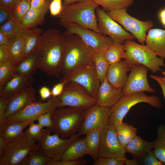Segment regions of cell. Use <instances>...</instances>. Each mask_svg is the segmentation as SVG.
Returning a JSON list of instances; mask_svg holds the SVG:
<instances>
[{"mask_svg":"<svg viewBox=\"0 0 165 165\" xmlns=\"http://www.w3.org/2000/svg\"><path fill=\"white\" fill-rule=\"evenodd\" d=\"M64 45V34L59 30L50 28L43 31L38 51V69L49 76L59 78Z\"/></svg>","mask_w":165,"mask_h":165,"instance_id":"6da1fadb","label":"cell"},{"mask_svg":"<svg viewBox=\"0 0 165 165\" xmlns=\"http://www.w3.org/2000/svg\"><path fill=\"white\" fill-rule=\"evenodd\" d=\"M98 6L94 0H82L69 5H63L61 11L57 16L63 26L74 23L101 33L96 12Z\"/></svg>","mask_w":165,"mask_h":165,"instance_id":"7a4b0ae2","label":"cell"},{"mask_svg":"<svg viewBox=\"0 0 165 165\" xmlns=\"http://www.w3.org/2000/svg\"><path fill=\"white\" fill-rule=\"evenodd\" d=\"M64 45L61 74L63 75L79 65L94 62V51L77 35L63 33Z\"/></svg>","mask_w":165,"mask_h":165,"instance_id":"3957f363","label":"cell"},{"mask_svg":"<svg viewBox=\"0 0 165 165\" xmlns=\"http://www.w3.org/2000/svg\"><path fill=\"white\" fill-rule=\"evenodd\" d=\"M87 109L70 107L57 108L51 115L52 131L63 138H68L77 133L82 124Z\"/></svg>","mask_w":165,"mask_h":165,"instance_id":"277c9868","label":"cell"},{"mask_svg":"<svg viewBox=\"0 0 165 165\" xmlns=\"http://www.w3.org/2000/svg\"><path fill=\"white\" fill-rule=\"evenodd\" d=\"M123 45L125 59L132 67L142 65L155 73L161 71L160 67L165 66L163 59L158 57L146 45L140 44L129 40L125 41Z\"/></svg>","mask_w":165,"mask_h":165,"instance_id":"5b68a950","label":"cell"},{"mask_svg":"<svg viewBox=\"0 0 165 165\" xmlns=\"http://www.w3.org/2000/svg\"><path fill=\"white\" fill-rule=\"evenodd\" d=\"M140 103H147L157 108H161L162 106L159 97L148 96L144 92L123 95L111 107L109 123L115 127L121 123L131 108Z\"/></svg>","mask_w":165,"mask_h":165,"instance_id":"8992f818","label":"cell"},{"mask_svg":"<svg viewBox=\"0 0 165 165\" xmlns=\"http://www.w3.org/2000/svg\"><path fill=\"white\" fill-rule=\"evenodd\" d=\"M72 81L82 86L89 94L97 99L101 82L94 62L77 66L63 75L60 82Z\"/></svg>","mask_w":165,"mask_h":165,"instance_id":"52a82bcc","label":"cell"},{"mask_svg":"<svg viewBox=\"0 0 165 165\" xmlns=\"http://www.w3.org/2000/svg\"><path fill=\"white\" fill-rule=\"evenodd\" d=\"M52 129L47 128L44 130L42 137L38 141L40 151L44 155L55 161L61 160L69 147L81 135L78 133L70 137L63 138L58 134H50Z\"/></svg>","mask_w":165,"mask_h":165,"instance_id":"ba28073f","label":"cell"},{"mask_svg":"<svg viewBox=\"0 0 165 165\" xmlns=\"http://www.w3.org/2000/svg\"><path fill=\"white\" fill-rule=\"evenodd\" d=\"M29 138L25 133L7 143L6 150L0 158V165H20L31 152L39 148L38 144Z\"/></svg>","mask_w":165,"mask_h":165,"instance_id":"9c48e42d","label":"cell"},{"mask_svg":"<svg viewBox=\"0 0 165 165\" xmlns=\"http://www.w3.org/2000/svg\"><path fill=\"white\" fill-rule=\"evenodd\" d=\"M59 108L70 107L87 109L97 104V99L90 96L81 85L72 81L66 82L62 93L58 97Z\"/></svg>","mask_w":165,"mask_h":165,"instance_id":"30bf717a","label":"cell"},{"mask_svg":"<svg viewBox=\"0 0 165 165\" xmlns=\"http://www.w3.org/2000/svg\"><path fill=\"white\" fill-rule=\"evenodd\" d=\"M107 13L113 20L129 31L141 44H144L146 32L153 26L152 21H142L138 20L129 14L126 8L113 10Z\"/></svg>","mask_w":165,"mask_h":165,"instance_id":"8fae6325","label":"cell"},{"mask_svg":"<svg viewBox=\"0 0 165 165\" xmlns=\"http://www.w3.org/2000/svg\"><path fill=\"white\" fill-rule=\"evenodd\" d=\"M125 147L119 141L115 127L108 124L101 134L98 157H108L125 160L127 159Z\"/></svg>","mask_w":165,"mask_h":165,"instance_id":"7c38bea8","label":"cell"},{"mask_svg":"<svg viewBox=\"0 0 165 165\" xmlns=\"http://www.w3.org/2000/svg\"><path fill=\"white\" fill-rule=\"evenodd\" d=\"M63 26L66 29L64 33L78 35L94 51L107 49L114 42L110 37H106L101 33L75 23H69Z\"/></svg>","mask_w":165,"mask_h":165,"instance_id":"4fadbf2b","label":"cell"},{"mask_svg":"<svg viewBox=\"0 0 165 165\" xmlns=\"http://www.w3.org/2000/svg\"><path fill=\"white\" fill-rule=\"evenodd\" d=\"M60 104V100L58 97H53L45 102L37 101L33 103L7 118L4 124L28 120H37L39 116L55 110L59 107Z\"/></svg>","mask_w":165,"mask_h":165,"instance_id":"5bb4252c","label":"cell"},{"mask_svg":"<svg viewBox=\"0 0 165 165\" xmlns=\"http://www.w3.org/2000/svg\"><path fill=\"white\" fill-rule=\"evenodd\" d=\"M98 25L101 33L108 35L114 42L122 43L125 41L133 40L135 37L123 29L104 9L98 7L96 9Z\"/></svg>","mask_w":165,"mask_h":165,"instance_id":"9a60e30c","label":"cell"},{"mask_svg":"<svg viewBox=\"0 0 165 165\" xmlns=\"http://www.w3.org/2000/svg\"><path fill=\"white\" fill-rule=\"evenodd\" d=\"M111 108L110 107L102 106L97 104L87 108L78 133L81 135L86 134L99 127H105L109 124Z\"/></svg>","mask_w":165,"mask_h":165,"instance_id":"2e32d148","label":"cell"},{"mask_svg":"<svg viewBox=\"0 0 165 165\" xmlns=\"http://www.w3.org/2000/svg\"><path fill=\"white\" fill-rule=\"evenodd\" d=\"M148 68L140 65L132 67L127 82L122 89L123 96L129 94L146 91L155 93L148 82Z\"/></svg>","mask_w":165,"mask_h":165,"instance_id":"e0dca14e","label":"cell"},{"mask_svg":"<svg viewBox=\"0 0 165 165\" xmlns=\"http://www.w3.org/2000/svg\"><path fill=\"white\" fill-rule=\"evenodd\" d=\"M35 94V88L31 86L13 95L6 112V119L29 105L37 101Z\"/></svg>","mask_w":165,"mask_h":165,"instance_id":"ac0fdd59","label":"cell"},{"mask_svg":"<svg viewBox=\"0 0 165 165\" xmlns=\"http://www.w3.org/2000/svg\"><path fill=\"white\" fill-rule=\"evenodd\" d=\"M132 68L126 60L109 66L106 78L114 87L123 89L128 79L127 73Z\"/></svg>","mask_w":165,"mask_h":165,"instance_id":"d6986e66","label":"cell"},{"mask_svg":"<svg viewBox=\"0 0 165 165\" xmlns=\"http://www.w3.org/2000/svg\"><path fill=\"white\" fill-rule=\"evenodd\" d=\"M123 96L122 89L113 87L105 78L101 82L97 96V104L100 106L112 107Z\"/></svg>","mask_w":165,"mask_h":165,"instance_id":"ffe728a7","label":"cell"},{"mask_svg":"<svg viewBox=\"0 0 165 165\" xmlns=\"http://www.w3.org/2000/svg\"><path fill=\"white\" fill-rule=\"evenodd\" d=\"M43 32L42 30L39 28H21V33L24 43L23 59L39 51L40 46L41 36Z\"/></svg>","mask_w":165,"mask_h":165,"instance_id":"44dd1931","label":"cell"},{"mask_svg":"<svg viewBox=\"0 0 165 165\" xmlns=\"http://www.w3.org/2000/svg\"><path fill=\"white\" fill-rule=\"evenodd\" d=\"M146 45L157 56L165 59V30L151 29L148 32Z\"/></svg>","mask_w":165,"mask_h":165,"instance_id":"7402d4cb","label":"cell"},{"mask_svg":"<svg viewBox=\"0 0 165 165\" xmlns=\"http://www.w3.org/2000/svg\"><path fill=\"white\" fill-rule=\"evenodd\" d=\"M52 0H46L45 4L39 8H30L24 17L20 25L21 28L28 29L34 28L43 23L45 16L49 10Z\"/></svg>","mask_w":165,"mask_h":165,"instance_id":"603a6c76","label":"cell"},{"mask_svg":"<svg viewBox=\"0 0 165 165\" xmlns=\"http://www.w3.org/2000/svg\"><path fill=\"white\" fill-rule=\"evenodd\" d=\"M34 80L32 76H25L16 73L0 90V95L12 96L31 86Z\"/></svg>","mask_w":165,"mask_h":165,"instance_id":"cb8c5ba5","label":"cell"},{"mask_svg":"<svg viewBox=\"0 0 165 165\" xmlns=\"http://www.w3.org/2000/svg\"><path fill=\"white\" fill-rule=\"evenodd\" d=\"M35 120H28L4 124L0 128V135L4 139L7 143L21 136L23 130Z\"/></svg>","mask_w":165,"mask_h":165,"instance_id":"d4e9b609","label":"cell"},{"mask_svg":"<svg viewBox=\"0 0 165 165\" xmlns=\"http://www.w3.org/2000/svg\"><path fill=\"white\" fill-rule=\"evenodd\" d=\"M105 127H99L86 134L85 139L87 155L95 160L98 158L102 132Z\"/></svg>","mask_w":165,"mask_h":165,"instance_id":"484cf974","label":"cell"},{"mask_svg":"<svg viewBox=\"0 0 165 165\" xmlns=\"http://www.w3.org/2000/svg\"><path fill=\"white\" fill-rule=\"evenodd\" d=\"M154 142L145 141L137 135L125 147L127 152L131 153L135 158L151 151Z\"/></svg>","mask_w":165,"mask_h":165,"instance_id":"4316f807","label":"cell"},{"mask_svg":"<svg viewBox=\"0 0 165 165\" xmlns=\"http://www.w3.org/2000/svg\"><path fill=\"white\" fill-rule=\"evenodd\" d=\"M39 65L38 51L22 60L16 66V73L25 76H32L36 70L38 68Z\"/></svg>","mask_w":165,"mask_h":165,"instance_id":"83f0119b","label":"cell"},{"mask_svg":"<svg viewBox=\"0 0 165 165\" xmlns=\"http://www.w3.org/2000/svg\"><path fill=\"white\" fill-rule=\"evenodd\" d=\"M86 155H87V152L85 138H79L67 149L61 160H77Z\"/></svg>","mask_w":165,"mask_h":165,"instance_id":"f1b7e54d","label":"cell"},{"mask_svg":"<svg viewBox=\"0 0 165 165\" xmlns=\"http://www.w3.org/2000/svg\"><path fill=\"white\" fill-rule=\"evenodd\" d=\"M24 46V39L20 30L19 35L11 40L7 47L10 60L16 66L23 58Z\"/></svg>","mask_w":165,"mask_h":165,"instance_id":"f546056e","label":"cell"},{"mask_svg":"<svg viewBox=\"0 0 165 165\" xmlns=\"http://www.w3.org/2000/svg\"><path fill=\"white\" fill-rule=\"evenodd\" d=\"M115 127L119 140L124 147L137 135V128L123 121Z\"/></svg>","mask_w":165,"mask_h":165,"instance_id":"4dcf8cb0","label":"cell"},{"mask_svg":"<svg viewBox=\"0 0 165 165\" xmlns=\"http://www.w3.org/2000/svg\"><path fill=\"white\" fill-rule=\"evenodd\" d=\"M107 49L94 51L93 54L94 62L101 82L106 78L109 66L105 57Z\"/></svg>","mask_w":165,"mask_h":165,"instance_id":"1f68e13d","label":"cell"},{"mask_svg":"<svg viewBox=\"0 0 165 165\" xmlns=\"http://www.w3.org/2000/svg\"><path fill=\"white\" fill-rule=\"evenodd\" d=\"M125 57L124 45L118 42H114L105 53V57L109 65L120 62Z\"/></svg>","mask_w":165,"mask_h":165,"instance_id":"d6a6232c","label":"cell"},{"mask_svg":"<svg viewBox=\"0 0 165 165\" xmlns=\"http://www.w3.org/2000/svg\"><path fill=\"white\" fill-rule=\"evenodd\" d=\"M157 137L154 142V153L158 160L165 165V126L161 125L157 129Z\"/></svg>","mask_w":165,"mask_h":165,"instance_id":"836d02e7","label":"cell"},{"mask_svg":"<svg viewBox=\"0 0 165 165\" xmlns=\"http://www.w3.org/2000/svg\"><path fill=\"white\" fill-rule=\"evenodd\" d=\"M16 68L11 60L0 63V90L16 73Z\"/></svg>","mask_w":165,"mask_h":165,"instance_id":"e575fe53","label":"cell"},{"mask_svg":"<svg viewBox=\"0 0 165 165\" xmlns=\"http://www.w3.org/2000/svg\"><path fill=\"white\" fill-rule=\"evenodd\" d=\"M30 8L28 0H17L12 10V18L20 27L23 19Z\"/></svg>","mask_w":165,"mask_h":165,"instance_id":"d590c367","label":"cell"},{"mask_svg":"<svg viewBox=\"0 0 165 165\" xmlns=\"http://www.w3.org/2000/svg\"><path fill=\"white\" fill-rule=\"evenodd\" d=\"M98 5L101 6L103 9L110 11L127 8L130 6L134 0H94Z\"/></svg>","mask_w":165,"mask_h":165,"instance_id":"8d00e7d4","label":"cell"},{"mask_svg":"<svg viewBox=\"0 0 165 165\" xmlns=\"http://www.w3.org/2000/svg\"><path fill=\"white\" fill-rule=\"evenodd\" d=\"M51 160L43 154L39 148L30 153L20 165H47Z\"/></svg>","mask_w":165,"mask_h":165,"instance_id":"74e56055","label":"cell"},{"mask_svg":"<svg viewBox=\"0 0 165 165\" xmlns=\"http://www.w3.org/2000/svg\"><path fill=\"white\" fill-rule=\"evenodd\" d=\"M21 29L20 27L11 18L1 26L0 31L9 37L11 40L19 35Z\"/></svg>","mask_w":165,"mask_h":165,"instance_id":"f35d334b","label":"cell"},{"mask_svg":"<svg viewBox=\"0 0 165 165\" xmlns=\"http://www.w3.org/2000/svg\"><path fill=\"white\" fill-rule=\"evenodd\" d=\"M34 121L31 123L24 133L29 138L38 142L41 138L44 129L38 123H35Z\"/></svg>","mask_w":165,"mask_h":165,"instance_id":"ab89813d","label":"cell"},{"mask_svg":"<svg viewBox=\"0 0 165 165\" xmlns=\"http://www.w3.org/2000/svg\"><path fill=\"white\" fill-rule=\"evenodd\" d=\"M139 165H164L155 156L151 150L140 156L138 158Z\"/></svg>","mask_w":165,"mask_h":165,"instance_id":"60d3db41","label":"cell"},{"mask_svg":"<svg viewBox=\"0 0 165 165\" xmlns=\"http://www.w3.org/2000/svg\"><path fill=\"white\" fill-rule=\"evenodd\" d=\"M12 96L0 95V128L4 124L6 112Z\"/></svg>","mask_w":165,"mask_h":165,"instance_id":"b9f144b4","label":"cell"},{"mask_svg":"<svg viewBox=\"0 0 165 165\" xmlns=\"http://www.w3.org/2000/svg\"><path fill=\"white\" fill-rule=\"evenodd\" d=\"M125 160L113 158L99 157L95 160L93 165H123Z\"/></svg>","mask_w":165,"mask_h":165,"instance_id":"7bdbcfd3","label":"cell"},{"mask_svg":"<svg viewBox=\"0 0 165 165\" xmlns=\"http://www.w3.org/2000/svg\"><path fill=\"white\" fill-rule=\"evenodd\" d=\"M53 111L45 113L38 117L37 119L38 123L42 127V128L46 127L50 128L52 129L53 124L51 116L52 113Z\"/></svg>","mask_w":165,"mask_h":165,"instance_id":"ee69618b","label":"cell"},{"mask_svg":"<svg viewBox=\"0 0 165 165\" xmlns=\"http://www.w3.org/2000/svg\"><path fill=\"white\" fill-rule=\"evenodd\" d=\"M87 163V161L85 159H80L75 160H51L47 165H84Z\"/></svg>","mask_w":165,"mask_h":165,"instance_id":"f6af8a7d","label":"cell"},{"mask_svg":"<svg viewBox=\"0 0 165 165\" xmlns=\"http://www.w3.org/2000/svg\"><path fill=\"white\" fill-rule=\"evenodd\" d=\"M62 6L61 0H52L49 7V10L51 16H57L61 11Z\"/></svg>","mask_w":165,"mask_h":165,"instance_id":"bcb514c9","label":"cell"},{"mask_svg":"<svg viewBox=\"0 0 165 165\" xmlns=\"http://www.w3.org/2000/svg\"><path fill=\"white\" fill-rule=\"evenodd\" d=\"M12 10L0 6V24L1 25L12 18Z\"/></svg>","mask_w":165,"mask_h":165,"instance_id":"7dc6e473","label":"cell"},{"mask_svg":"<svg viewBox=\"0 0 165 165\" xmlns=\"http://www.w3.org/2000/svg\"><path fill=\"white\" fill-rule=\"evenodd\" d=\"M66 82H59L55 85L51 90V95L53 97H58L62 92L64 86Z\"/></svg>","mask_w":165,"mask_h":165,"instance_id":"c3c4849f","label":"cell"},{"mask_svg":"<svg viewBox=\"0 0 165 165\" xmlns=\"http://www.w3.org/2000/svg\"><path fill=\"white\" fill-rule=\"evenodd\" d=\"M10 60L7 47L0 45V63Z\"/></svg>","mask_w":165,"mask_h":165,"instance_id":"681fc988","label":"cell"},{"mask_svg":"<svg viewBox=\"0 0 165 165\" xmlns=\"http://www.w3.org/2000/svg\"><path fill=\"white\" fill-rule=\"evenodd\" d=\"M151 78L156 81L161 87L165 100V77L151 74Z\"/></svg>","mask_w":165,"mask_h":165,"instance_id":"f907efd6","label":"cell"},{"mask_svg":"<svg viewBox=\"0 0 165 165\" xmlns=\"http://www.w3.org/2000/svg\"><path fill=\"white\" fill-rule=\"evenodd\" d=\"M39 93L40 98L42 100H46L52 95L51 90L47 87L43 86L39 89Z\"/></svg>","mask_w":165,"mask_h":165,"instance_id":"816d5d0a","label":"cell"},{"mask_svg":"<svg viewBox=\"0 0 165 165\" xmlns=\"http://www.w3.org/2000/svg\"><path fill=\"white\" fill-rule=\"evenodd\" d=\"M17 0H0V6L12 10Z\"/></svg>","mask_w":165,"mask_h":165,"instance_id":"f5cc1de1","label":"cell"},{"mask_svg":"<svg viewBox=\"0 0 165 165\" xmlns=\"http://www.w3.org/2000/svg\"><path fill=\"white\" fill-rule=\"evenodd\" d=\"M10 40L9 37L0 31V45L8 47Z\"/></svg>","mask_w":165,"mask_h":165,"instance_id":"db71d44e","label":"cell"},{"mask_svg":"<svg viewBox=\"0 0 165 165\" xmlns=\"http://www.w3.org/2000/svg\"><path fill=\"white\" fill-rule=\"evenodd\" d=\"M46 0H31L30 8L35 9L42 6L45 3Z\"/></svg>","mask_w":165,"mask_h":165,"instance_id":"11a10c76","label":"cell"},{"mask_svg":"<svg viewBox=\"0 0 165 165\" xmlns=\"http://www.w3.org/2000/svg\"><path fill=\"white\" fill-rule=\"evenodd\" d=\"M7 144L3 138L0 135V158H1L6 152Z\"/></svg>","mask_w":165,"mask_h":165,"instance_id":"9f6ffc18","label":"cell"},{"mask_svg":"<svg viewBox=\"0 0 165 165\" xmlns=\"http://www.w3.org/2000/svg\"><path fill=\"white\" fill-rule=\"evenodd\" d=\"M158 17L161 24L165 27V7L162 8L160 10Z\"/></svg>","mask_w":165,"mask_h":165,"instance_id":"6f0895ef","label":"cell"},{"mask_svg":"<svg viewBox=\"0 0 165 165\" xmlns=\"http://www.w3.org/2000/svg\"><path fill=\"white\" fill-rule=\"evenodd\" d=\"M125 164L126 165H139L138 159L135 158L132 160L126 159L125 160Z\"/></svg>","mask_w":165,"mask_h":165,"instance_id":"680465c9","label":"cell"},{"mask_svg":"<svg viewBox=\"0 0 165 165\" xmlns=\"http://www.w3.org/2000/svg\"><path fill=\"white\" fill-rule=\"evenodd\" d=\"M82 0H64L63 5L66 6L73 4Z\"/></svg>","mask_w":165,"mask_h":165,"instance_id":"91938a15","label":"cell"},{"mask_svg":"<svg viewBox=\"0 0 165 165\" xmlns=\"http://www.w3.org/2000/svg\"><path fill=\"white\" fill-rule=\"evenodd\" d=\"M161 73L164 76V77H165V70L164 71H161Z\"/></svg>","mask_w":165,"mask_h":165,"instance_id":"94428289","label":"cell"},{"mask_svg":"<svg viewBox=\"0 0 165 165\" xmlns=\"http://www.w3.org/2000/svg\"><path fill=\"white\" fill-rule=\"evenodd\" d=\"M30 2L31 0H28Z\"/></svg>","mask_w":165,"mask_h":165,"instance_id":"6125c7cd","label":"cell"}]
</instances>
